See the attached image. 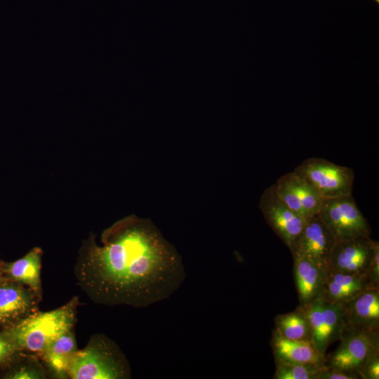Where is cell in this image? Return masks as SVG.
Returning <instances> with one entry per match:
<instances>
[{
  "label": "cell",
  "instance_id": "2",
  "mask_svg": "<svg viewBox=\"0 0 379 379\" xmlns=\"http://www.w3.org/2000/svg\"><path fill=\"white\" fill-rule=\"evenodd\" d=\"M78 303V298L74 297L58 308L37 311L2 331L20 352L40 355L57 338L72 329Z\"/></svg>",
  "mask_w": 379,
  "mask_h": 379
},
{
  "label": "cell",
  "instance_id": "26",
  "mask_svg": "<svg viewBox=\"0 0 379 379\" xmlns=\"http://www.w3.org/2000/svg\"><path fill=\"white\" fill-rule=\"evenodd\" d=\"M4 279H5V278L4 277L3 272H2L1 268L0 267V281H1Z\"/></svg>",
  "mask_w": 379,
  "mask_h": 379
},
{
  "label": "cell",
  "instance_id": "24",
  "mask_svg": "<svg viewBox=\"0 0 379 379\" xmlns=\"http://www.w3.org/2000/svg\"><path fill=\"white\" fill-rule=\"evenodd\" d=\"M368 277L374 286L379 287V243L373 240V253Z\"/></svg>",
  "mask_w": 379,
  "mask_h": 379
},
{
  "label": "cell",
  "instance_id": "7",
  "mask_svg": "<svg viewBox=\"0 0 379 379\" xmlns=\"http://www.w3.org/2000/svg\"><path fill=\"white\" fill-rule=\"evenodd\" d=\"M304 308L311 333V340L319 353L326 357L331 343L339 340L345 329L342 305L326 302L319 296Z\"/></svg>",
  "mask_w": 379,
  "mask_h": 379
},
{
  "label": "cell",
  "instance_id": "12",
  "mask_svg": "<svg viewBox=\"0 0 379 379\" xmlns=\"http://www.w3.org/2000/svg\"><path fill=\"white\" fill-rule=\"evenodd\" d=\"M335 243L334 235L317 214L307 220L291 251L293 255L326 265Z\"/></svg>",
  "mask_w": 379,
  "mask_h": 379
},
{
  "label": "cell",
  "instance_id": "3",
  "mask_svg": "<svg viewBox=\"0 0 379 379\" xmlns=\"http://www.w3.org/2000/svg\"><path fill=\"white\" fill-rule=\"evenodd\" d=\"M67 376L72 379H127L129 362L119 347L103 334L91 336L86 346L70 358Z\"/></svg>",
  "mask_w": 379,
  "mask_h": 379
},
{
  "label": "cell",
  "instance_id": "9",
  "mask_svg": "<svg viewBox=\"0 0 379 379\" xmlns=\"http://www.w3.org/2000/svg\"><path fill=\"white\" fill-rule=\"evenodd\" d=\"M41 296L18 282L0 281V331L8 328L38 311Z\"/></svg>",
  "mask_w": 379,
  "mask_h": 379
},
{
  "label": "cell",
  "instance_id": "6",
  "mask_svg": "<svg viewBox=\"0 0 379 379\" xmlns=\"http://www.w3.org/2000/svg\"><path fill=\"white\" fill-rule=\"evenodd\" d=\"M318 215L336 241L370 237V226L352 195L323 199Z\"/></svg>",
  "mask_w": 379,
  "mask_h": 379
},
{
  "label": "cell",
  "instance_id": "17",
  "mask_svg": "<svg viewBox=\"0 0 379 379\" xmlns=\"http://www.w3.org/2000/svg\"><path fill=\"white\" fill-rule=\"evenodd\" d=\"M41 250L35 247L14 262H0L4 278L25 285L41 296Z\"/></svg>",
  "mask_w": 379,
  "mask_h": 379
},
{
  "label": "cell",
  "instance_id": "25",
  "mask_svg": "<svg viewBox=\"0 0 379 379\" xmlns=\"http://www.w3.org/2000/svg\"><path fill=\"white\" fill-rule=\"evenodd\" d=\"M356 373L345 372L339 369L324 366L318 375V379H357Z\"/></svg>",
  "mask_w": 379,
  "mask_h": 379
},
{
  "label": "cell",
  "instance_id": "10",
  "mask_svg": "<svg viewBox=\"0 0 379 379\" xmlns=\"http://www.w3.org/2000/svg\"><path fill=\"white\" fill-rule=\"evenodd\" d=\"M274 186L278 197L302 218L307 220L319 213L322 197L293 172L283 175Z\"/></svg>",
  "mask_w": 379,
  "mask_h": 379
},
{
  "label": "cell",
  "instance_id": "19",
  "mask_svg": "<svg viewBox=\"0 0 379 379\" xmlns=\"http://www.w3.org/2000/svg\"><path fill=\"white\" fill-rule=\"evenodd\" d=\"M274 323L275 329L284 338L312 342L308 320L302 307L299 305L295 311L277 315Z\"/></svg>",
  "mask_w": 379,
  "mask_h": 379
},
{
  "label": "cell",
  "instance_id": "13",
  "mask_svg": "<svg viewBox=\"0 0 379 379\" xmlns=\"http://www.w3.org/2000/svg\"><path fill=\"white\" fill-rule=\"evenodd\" d=\"M342 307L345 328L378 332L379 287L366 288Z\"/></svg>",
  "mask_w": 379,
  "mask_h": 379
},
{
  "label": "cell",
  "instance_id": "16",
  "mask_svg": "<svg viewBox=\"0 0 379 379\" xmlns=\"http://www.w3.org/2000/svg\"><path fill=\"white\" fill-rule=\"evenodd\" d=\"M270 345L275 361L324 364L326 357L319 353L311 341L285 338L275 328L272 331Z\"/></svg>",
  "mask_w": 379,
  "mask_h": 379
},
{
  "label": "cell",
  "instance_id": "22",
  "mask_svg": "<svg viewBox=\"0 0 379 379\" xmlns=\"http://www.w3.org/2000/svg\"><path fill=\"white\" fill-rule=\"evenodd\" d=\"M20 352L14 343L0 331V367H4Z\"/></svg>",
  "mask_w": 379,
  "mask_h": 379
},
{
  "label": "cell",
  "instance_id": "14",
  "mask_svg": "<svg viewBox=\"0 0 379 379\" xmlns=\"http://www.w3.org/2000/svg\"><path fill=\"white\" fill-rule=\"evenodd\" d=\"M372 286L368 274L328 269L320 297L326 302L343 305Z\"/></svg>",
  "mask_w": 379,
  "mask_h": 379
},
{
  "label": "cell",
  "instance_id": "15",
  "mask_svg": "<svg viewBox=\"0 0 379 379\" xmlns=\"http://www.w3.org/2000/svg\"><path fill=\"white\" fill-rule=\"evenodd\" d=\"M293 257L299 305L305 306L320 296L328 270L327 265L302 256Z\"/></svg>",
  "mask_w": 379,
  "mask_h": 379
},
{
  "label": "cell",
  "instance_id": "20",
  "mask_svg": "<svg viewBox=\"0 0 379 379\" xmlns=\"http://www.w3.org/2000/svg\"><path fill=\"white\" fill-rule=\"evenodd\" d=\"M18 354L4 366L6 370L2 375V378L41 379L45 378V371L34 354L26 358L25 361H18Z\"/></svg>",
  "mask_w": 379,
  "mask_h": 379
},
{
  "label": "cell",
  "instance_id": "18",
  "mask_svg": "<svg viewBox=\"0 0 379 379\" xmlns=\"http://www.w3.org/2000/svg\"><path fill=\"white\" fill-rule=\"evenodd\" d=\"M77 350L75 336L70 330L57 338L40 356L54 374L64 378L67 376L70 358Z\"/></svg>",
  "mask_w": 379,
  "mask_h": 379
},
{
  "label": "cell",
  "instance_id": "8",
  "mask_svg": "<svg viewBox=\"0 0 379 379\" xmlns=\"http://www.w3.org/2000/svg\"><path fill=\"white\" fill-rule=\"evenodd\" d=\"M259 208L269 226L291 251L307 219L300 216L278 197L274 185L263 192Z\"/></svg>",
  "mask_w": 379,
  "mask_h": 379
},
{
  "label": "cell",
  "instance_id": "23",
  "mask_svg": "<svg viewBox=\"0 0 379 379\" xmlns=\"http://www.w3.org/2000/svg\"><path fill=\"white\" fill-rule=\"evenodd\" d=\"M360 378H379V353L372 357L358 371Z\"/></svg>",
  "mask_w": 379,
  "mask_h": 379
},
{
  "label": "cell",
  "instance_id": "21",
  "mask_svg": "<svg viewBox=\"0 0 379 379\" xmlns=\"http://www.w3.org/2000/svg\"><path fill=\"white\" fill-rule=\"evenodd\" d=\"M275 379H318L324 364L275 361Z\"/></svg>",
  "mask_w": 379,
  "mask_h": 379
},
{
  "label": "cell",
  "instance_id": "1",
  "mask_svg": "<svg viewBox=\"0 0 379 379\" xmlns=\"http://www.w3.org/2000/svg\"><path fill=\"white\" fill-rule=\"evenodd\" d=\"M77 284L95 303L146 307L168 298L185 277L182 258L154 223L134 216L105 230L82 249Z\"/></svg>",
  "mask_w": 379,
  "mask_h": 379
},
{
  "label": "cell",
  "instance_id": "11",
  "mask_svg": "<svg viewBox=\"0 0 379 379\" xmlns=\"http://www.w3.org/2000/svg\"><path fill=\"white\" fill-rule=\"evenodd\" d=\"M373 253V240L361 236L335 244L327 261L329 270L368 275Z\"/></svg>",
  "mask_w": 379,
  "mask_h": 379
},
{
  "label": "cell",
  "instance_id": "4",
  "mask_svg": "<svg viewBox=\"0 0 379 379\" xmlns=\"http://www.w3.org/2000/svg\"><path fill=\"white\" fill-rule=\"evenodd\" d=\"M293 172L314 187L323 199L352 195L354 174L349 167L324 159L310 158Z\"/></svg>",
  "mask_w": 379,
  "mask_h": 379
},
{
  "label": "cell",
  "instance_id": "5",
  "mask_svg": "<svg viewBox=\"0 0 379 379\" xmlns=\"http://www.w3.org/2000/svg\"><path fill=\"white\" fill-rule=\"evenodd\" d=\"M378 337V332L345 328L337 349L325 358L324 366L358 375L365 364L379 353Z\"/></svg>",
  "mask_w": 379,
  "mask_h": 379
}]
</instances>
